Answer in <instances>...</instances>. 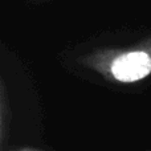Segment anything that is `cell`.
<instances>
[{"label":"cell","mask_w":151,"mask_h":151,"mask_svg":"<svg viewBox=\"0 0 151 151\" xmlns=\"http://www.w3.org/2000/svg\"><path fill=\"white\" fill-rule=\"evenodd\" d=\"M15 151H45V150L39 149V147H23V149H19Z\"/></svg>","instance_id":"obj_3"},{"label":"cell","mask_w":151,"mask_h":151,"mask_svg":"<svg viewBox=\"0 0 151 151\" xmlns=\"http://www.w3.org/2000/svg\"><path fill=\"white\" fill-rule=\"evenodd\" d=\"M11 115V110L8 109V97L5 83L1 80L0 85V143L4 146V142L7 139V130H8V119Z\"/></svg>","instance_id":"obj_2"},{"label":"cell","mask_w":151,"mask_h":151,"mask_svg":"<svg viewBox=\"0 0 151 151\" xmlns=\"http://www.w3.org/2000/svg\"><path fill=\"white\" fill-rule=\"evenodd\" d=\"M80 65L110 83H135L151 76V36L127 47L99 48L83 55Z\"/></svg>","instance_id":"obj_1"}]
</instances>
